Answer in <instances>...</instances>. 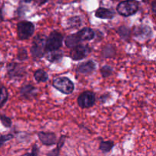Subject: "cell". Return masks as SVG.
Here are the masks:
<instances>
[{"label":"cell","instance_id":"obj_26","mask_svg":"<svg viewBox=\"0 0 156 156\" xmlns=\"http://www.w3.org/2000/svg\"><path fill=\"white\" fill-rule=\"evenodd\" d=\"M28 11V8L27 5H24L22 2H20V5L18 6V9H17V14L19 17H24L26 15L27 12Z\"/></svg>","mask_w":156,"mask_h":156},{"label":"cell","instance_id":"obj_25","mask_svg":"<svg viewBox=\"0 0 156 156\" xmlns=\"http://www.w3.org/2000/svg\"><path fill=\"white\" fill-rule=\"evenodd\" d=\"M0 121H1L2 124L4 127L7 128H11L12 126V119L10 118L8 116L4 115V114H0Z\"/></svg>","mask_w":156,"mask_h":156},{"label":"cell","instance_id":"obj_22","mask_svg":"<svg viewBox=\"0 0 156 156\" xmlns=\"http://www.w3.org/2000/svg\"><path fill=\"white\" fill-rule=\"evenodd\" d=\"M9 98V93L5 86L0 84V109L7 103Z\"/></svg>","mask_w":156,"mask_h":156},{"label":"cell","instance_id":"obj_14","mask_svg":"<svg viewBox=\"0 0 156 156\" xmlns=\"http://www.w3.org/2000/svg\"><path fill=\"white\" fill-rule=\"evenodd\" d=\"M94 16L98 18H100V19L111 20L113 19L114 17L115 16V12L111 9H107V8L99 7L95 11Z\"/></svg>","mask_w":156,"mask_h":156},{"label":"cell","instance_id":"obj_27","mask_svg":"<svg viewBox=\"0 0 156 156\" xmlns=\"http://www.w3.org/2000/svg\"><path fill=\"white\" fill-rule=\"evenodd\" d=\"M40 153V148L37 146V144H34L32 146L31 152H26V153L23 154L21 156H39Z\"/></svg>","mask_w":156,"mask_h":156},{"label":"cell","instance_id":"obj_3","mask_svg":"<svg viewBox=\"0 0 156 156\" xmlns=\"http://www.w3.org/2000/svg\"><path fill=\"white\" fill-rule=\"evenodd\" d=\"M64 41V37L58 30H53L50 34L47 37L45 41V52L46 53L49 52L59 50L62 47V43Z\"/></svg>","mask_w":156,"mask_h":156},{"label":"cell","instance_id":"obj_19","mask_svg":"<svg viewBox=\"0 0 156 156\" xmlns=\"http://www.w3.org/2000/svg\"><path fill=\"white\" fill-rule=\"evenodd\" d=\"M102 56L104 58H113L116 55V48L113 44H106L105 46H104L103 48H102L101 51Z\"/></svg>","mask_w":156,"mask_h":156},{"label":"cell","instance_id":"obj_11","mask_svg":"<svg viewBox=\"0 0 156 156\" xmlns=\"http://www.w3.org/2000/svg\"><path fill=\"white\" fill-rule=\"evenodd\" d=\"M19 94L24 100L31 101L37 96L38 89L31 84H24L20 88Z\"/></svg>","mask_w":156,"mask_h":156},{"label":"cell","instance_id":"obj_23","mask_svg":"<svg viewBox=\"0 0 156 156\" xmlns=\"http://www.w3.org/2000/svg\"><path fill=\"white\" fill-rule=\"evenodd\" d=\"M100 73L103 79H107L113 75L114 68L110 65H104L101 67Z\"/></svg>","mask_w":156,"mask_h":156},{"label":"cell","instance_id":"obj_31","mask_svg":"<svg viewBox=\"0 0 156 156\" xmlns=\"http://www.w3.org/2000/svg\"><path fill=\"white\" fill-rule=\"evenodd\" d=\"M3 21V16H2V10L0 9V22Z\"/></svg>","mask_w":156,"mask_h":156},{"label":"cell","instance_id":"obj_9","mask_svg":"<svg viewBox=\"0 0 156 156\" xmlns=\"http://www.w3.org/2000/svg\"><path fill=\"white\" fill-rule=\"evenodd\" d=\"M91 48L88 45L79 44L71 48L69 52V57L74 61H80L86 58L91 53Z\"/></svg>","mask_w":156,"mask_h":156},{"label":"cell","instance_id":"obj_18","mask_svg":"<svg viewBox=\"0 0 156 156\" xmlns=\"http://www.w3.org/2000/svg\"><path fill=\"white\" fill-rule=\"evenodd\" d=\"M114 146H115V143L112 140L104 141L101 139L100 141V143H99V150L103 154H107L114 149Z\"/></svg>","mask_w":156,"mask_h":156},{"label":"cell","instance_id":"obj_13","mask_svg":"<svg viewBox=\"0 0 156 156\" xmlns=\"http://www.w3.org/2000/svg\"><path fill=\"white\" fill-rule=\"evenodd\" d=\"M37 137L44 146H51L57 143V137L54 133L41 131L37 133Z\"/></svg>","mask_w":156,"mask_h":156},{"label":"cell","instance_id":"obj_2","mask_svg":"<svg viewBox=\"0 0 156 156\" xmlns=\"http://www.w3.org/2000/svg\"><path fill=\"white\" fill-rule=\"evenodd\" d=\"M47 37L43 34H37L32 41L30 52L34 61L41 60L45 56V41Z\"/></svg>","mask_w":156,"mask_h":156},{"label":"cell","instance_id":"obj_29","mask_svg":"<svg viewBox=\"0 0 156 156\" xmlns=\"http://www.w3.org/2000/svg\"><path fill=\"white\" fill-rule=\"evenodd\" d=\"M111 98V93L107 92V93H105V94H103L102 95L100 96V98H99V101H100L102 105H104V104L106 103V102Z\"/></svg>","mask_w":156,"mask_h":156},{"label":"cell","instance_id":"obj_7","mask_svg":"<svg viewBox=\"0 0 156 156\" xmlns=\"http://www.w3.org/2000/svg\"><path fill=\"white\" fill-rule=\"evenodd\" d=\"M35 26L34 23L28 21H21L17 24V35L21 41L27 40L34 34Z\"/></svg>","mask_w":156,"mask_h":156},{"label":"cell","instance_id":"obj_6","mask_svg":"<svg viewBox=\"0 0 156 156\" xmlns=\"http://www.w3.org/2000/svg\"><path fill=\"white\" fill-rule=\"evenodd\" d=\"M8 77L11 80H21L27 75L25 66L16 62H10L6 66Z\"/></svg>","mask_w":156,"mask_h":156},{"label":"cell","instance_id":"obj_28","mask_svg":"<svg viewBox=\"0 0 156 156\" xmlns=\"http://www.w3.org/2000/svg\"><path fill=\"white\" fill-rule=\"evenodd\" d=\"M14 138V135L12 133H8L6 135L0 136V148L3 146L5 143L9 140H12Z\"/></svg>","mask_w":156,"mask_h":156},{"label":"cell","instance_id":"obj_20","mask_svg":"<svg viewBox=\"0 0 156 156\" xmlns=\"http://www.w3.org/2000/svg\"><path fill=\"white\" fill-rule=\"evenodd\" d=\"M66 24L69 29L79 28L82 24V20L80 16H73L67 19Z\"/></svg>","mask_w":156,"mask_h":156},{"label":"cell","instance_id":"obj_5","mask_svg":"<svg viewBox=\"0 0 156 156\" xmlns=\"http://www.w3.org/2000/svg\"><path fill=\"white\" fill-rule=\"evenodd\" d=\"M140 9V2L137 1H123L118 3L116 10L123 17H129L135 15Z\"/></svg>","mask_w":156,"mask_h":156},{"label":"cell","instance_id":"obj_1","mask_svg":"<svg viewBox=\"0 0 156 156\" xmlns=\"http://www.w3.org/2000/svg\"><path fill=\"white\" fill-rule=\"evenodd\" d=\"M95 37V32L92 28L85 27L76 33L68 35L65 39V44L68 48H73L82 41H92Z\"/></svg>","mask_w":156,"mask_h":156},{"label":"cell","instance_id":"obj_8","mask_svg":"<svg viewBox=\"0 0 156 156\" xmlns=\"http://www.w3.org/2000/svg\"><path fill=\"white\" fill-rule=\"evenodd\" d=\"M132 34L139 41H146L151 39L153 35V31L150 26L147 24H140L133 27Z\"/></svg>","mask_w":156,"mask_h":156},{"label":"cell","instance_id":"obj_24","mask_svg":"<svg viewBox=\"0 0 156 156\" xmlns=\"http://www.w3.org/2000/svg\"><path fill=\"white\" fill-rule=\"evenodd\" d=\"M17 59L18 61H26L28 59V53H27V50L25 47H19L18 49V52H17Z\"/></svg>","mask_w":156,"mask_h":156},{"label":"cell","instance_id":"obj_30","mask_svg":"<svg viewBox=\"0 0 156 156\" xmlns=\"http://www.w3.org/2000/svg\"><path fill=\"white\" fill-rule=\"evenodd\" d=\"M152 10L154 14L156 13V1H153L152 2Z\"/></svg>","mask_w":156,"mask_h":156},{"label":"cell","instance_id":"obj_16","mask_svg":"<svg viewBox=\"0 0 156 156\" xmlns=\"http://www.w3.org/2000/svg\"><path fill=\"white\" fill-rule=\"evenodd\" d=\"M116 32L119 37L124 41H129L132 36V30L126 25H121L117 27Z\"/></svg>","mask_w":156,"mask_h":156},{"label":"cell","instance_id":"obj_12","mask_svg":"<svg viewBox=\"0 0 156 156\" xmlns=\"http://www.w3.org/2000/svg\"><path fill=\"white\" fill-rule=\"evenodd\" d=\"M96 69V63L91 59L80 62L76 67V73L83 76H90Z\"/></svg>","mask_w":156,"mask_h":156},{"label":"cell","instance_id":"obj_21","mask_svg":"<svg viewBox=\"0 0 156 156\" xmlns=\"http://www.w3.org/2000/svg\"><path fill=\"white\" fill-rule=\"evenodd\" d=\"M34 78L36 82H38V83H41V82L44 83V82H46L48 81L49 76L47 72L44 71V69H40L36 70L34 73Z\"/></svg>","mask_w":156,"mask_h":156},{"label":"cell","instance_id":"obj_17","mask_svg":"<svg viewBox=\"0 0 156 156\" xmlns=\"http://www.w3.org/2000/svg\"><path fill=\"white\" fill-rule=\"evenodd\" d=\"M66 136L65 135H61L59 138V140L57 141V143H56V147L50 150L47 153V156H59L61 149L63 147L66 143Z\"/></svg>","mask_w":156,"mask_h":156},{"label":"cell","instance_id":"obj_15","mask_svg":"<svg viewBox=\"0 0 156 156\" xmlns=\"http://www.w3.org/2000/svg\"><path fill=\"white\" fill-rule=\"evenodd\" d=\"M64 56V53L62 50H59L56 51L49 52L45 54L46 59L51 63H56V62H60Z\"/></svg>","mask_w":156,"mask_h":156},{"label":"cell","instance_id":"obj_4","mask_svg":"<svg viewBox=\"0 0 156 156\" xmlns=\"http://www.w3.org/2000/svg\"><path fill=\"white\" fill-rule=\"evenodd\" d=\"M52 86L64 94H70L74 91L75 85L73 81L65 76H61L54 79L52 82Z\"/></svg>","mask_w":156,"mask_h":156},{"label":"cell","instance_id":"obj_10","mask_svg":"<svg viewBox=\"0 0 156 156\" xmlns=\"http://www.w3.org/2000/svg\"><path fill=\"white\" fill-rule=\"evenodd\" d=\"M96 95L93 91H83L77 98V104L82 109L91 108L95 105Z\"/></svg>","mask_w":156,"mask_h":156}]
</instances>
